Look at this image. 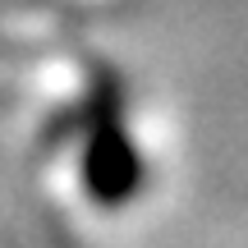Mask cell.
Wrapping results in <instances>:
<instances>
[{
  "label": "cell",
  "mask_w": 248,
  "mask_h": 248,
  "mask_svg": "<svg viewBox=\"0 0 248 248\" xmlns=\"http://www.w3.org/2000/svg\"><path fill=\"white\" fill-rule=\"evenodd\" d=\"M78 179L92 207L120 212L147 184V161L142 147L133 142L124 124L120 88L110 78H97L88 106H83V156H78Z\"/></svg>",
  "instance_id": "1"
}]
</instances>
